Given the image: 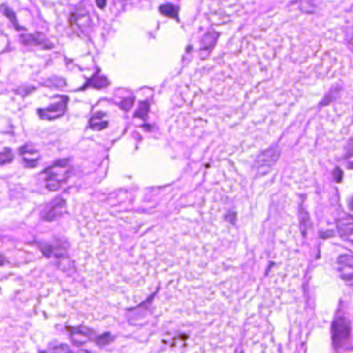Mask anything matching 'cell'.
I'll list each match as a JSON object with an SVG mask.
<instances>
[{
	"mask_svg": "<svg viewBox=\"0 0 353 353\" xmlns=\"http://www.w3.org/2000/svg\"><path fill=\"white\" fill-rule=\"evenodd\" d=\"M160 12H162L164 15L171 16V17H175L176 14H177L176 13V8L173 5H170V4H166V5L160 6Z\"/></svg>",
	"mask_w": 353,
	"mask_h": 353,
	"instance_id": "16",
	"label": "cell"
},
{
	"mask_svg": "<svg viewBox=\"0 0 353 353\" xmlns=\"http://www.w3.org/2000/svg\"><path fill=\"white\" fill-rule=\"evenodd\" d=\"M68 103V97L67 96H60V99L58 102L52 104L47 108L39 109L37 113L39 117L45 119V120H54L56 118L62 117L66 112Z\"/></svg>",
	"mask_w": 353,
	"mask_h": 353,
	"instance_id": "2",
	"label": "cell"
},
{
	"mask_svg": "<svg viewBox=\"0 0 353 353\" xmlns=\"http://www.w3.org/2000/svg\"><path fill=\"white\" fill-rule=\"evenodd\" d=\"M0 12H2L7 17V19L12 22V24L15 26V28L17 30H24V28L20 26L19 22L17 21V18H16L15 13L13 12V9H11L8 6H6L5 4H3V5L0 6Z\"/></svg>",
	"mask_w": 353,
	"mask_h": 353,
	"instance_id": "13",
	"label": "cell"
},
{
	"mask_svg": "<svg viewBox=\"0 0 353 353\" xmlns=\"http://www.w3.org/2000/svg\"><path fill=\"white\" fill-rule=\"evenodd\" d=\"M108 126V122L105 120V113L96 112L93 114L92 118L89 120V128L94 130H102L105 129Z\"/></svg>",
	"mask_w": 353,
	"mask_h": 353,
	"instance_id": "9",
	"label": "cell"
},
{
	"mask_svg": "<svg viewBox=\"0 0 353 353\" xmlns=\"http://www.w3.org/2000/svg\"><path fill=\"white\" fill-rule=\"evenodd\" d=\"M340 268L343 272V276L346 279L351 280L352 278V258L350 255H345L340 259Z\"/></svg>",
	"mask_w": 353,
	"mask_h": 353,
	"instance_id": "11",
	"label": "cell"
},
{
	"mask_svg": "<svg viewBox=\"0 0 353 353\" xmlns=\"http://www.w3.org/2000/svg\"><path fill=\"white\" fill-rule=\"evenodd\" d=\"M70 172H72V168H70L68 159L56 160L51 167L45 171V174L47 175L46 188L53 192L59 190L69 178Z\"/></svg>",
	"mask_w": 353,
	"mask_h": 353,
	"instance_id": "1",
	"label": "cell"
},
{
	"mask_svg": "<svg viewBox=\"0 0 353 353\" xmlns=\"http://www.w3.org/2000/svg\"><path fill=\"white\" fill-rule=\"evenodd\" d=\"M280 155V150L277 146L269 148L268 150L264 151L256 160V170L259 174H265L266 172L271 169L277 162V160Z\"/></svg>",
	"mask_w": 353,
	"mask_h": 353,
	"instance_id": "3",
	"label": "cell"
},
{
	"mask_svg": "<svg viewBox=\"0 0 353 353\" xmlns=\"http://www.w3.org/2000/svg\"><path fill=\"white\" fill-rule=\"evenodd\" d=\"M14 160V154L11 148H4L0 151V165H6L12 163Z\"/></svg>",
	"mask_w": 353,
	"mask_h": 353,
	"instance_id": "15",
	"label": "cell"
},
{
	"mask_svg": "<svg viewBox=\"0 0 353 353\" xmlns=\"http://www.w3.org/2000/svg\"><path fill=\"white\" fill-rule=\"evenodd\" d=\"M72 334V340L77 345H83L86 342L93 340L95 332L90 329L83 328V327H76V328H69L68 329Z\"/></svg>",
	"mask_w": 353,
	"mask_h": 353,
	"instance_id": "8",
	"label": "cell"
},
{
	"mask_svg": "<svg viewBox=\"0 0 353 353\" xmlns=\"http://www.w3.org/2000/svg\"><path fill=\"white\" fill-rule=\"evenodd\" d=\"M52 353H72V350L67 345L60 344L52 349Z\"/></svg>",
	"mask_w": 353,
	"mask_h": 353,
	"instance_id": "18",
	"label": "cell"
},
{
	"mask_svg": "<svg viewBox=\"0 0 353 353\" xmlns=\"http://www.w3.org/2000/svg\"><path fill=\"white\" fill-rule=\"evenodd\" d=\"M77 353H90L88 350H79Z\"/></svg>",
	"mask_w": 353,
	"mask_h": 353,
	"instance_id": "22",
	"label": "cell"
},
{
	"mask_svg": "<svg viewBox=\"0 0 353 353\" xmlns=\"http://www.w3.org/2000/svg\"><path fill=\"white\" fill-rule=\"evenodd\" d=\"M350 339V325L346 318H338L334 324V342L337 347L346 345Z\"/></svg>",
	"mask_w": 353,
	"mask_h": 353,
	"instance_id": "4",
	"label": "cell"
},
{
	"mask_svg": "<svg viewBox=\"0 0 353 353\" xmlns=\"http://www.w3.org/2000/svg\"><path fill=\"white\" fill-rule=\"evenodd\" d=\"M66 210V202L64 199H58L50 205L44 213L43 219L46 221H54L62 217Z\"/></svg>",
	"mask_w": 353,
	"mask_h": 353,
	"instance_id": "5",
	"label": "cell"
},
{
	"mask_svg": "<svg viewBox=\"0 0 353 353\" xmlns=\"http://www.w3.org/2000/svg\"><path fill=\"white\" fill-rule=\"evenodd\" d=\"M338 229L343 237H347L349 240L352 236V220L350 217L342 219L338 222Z\"/></svg>",
	"mask_w": 353,
	"mask_h": 353,
	"instance_id": "10",
	"label": "cell"
},
{
	"mask_svg": "<svg viewBox=\"0 0 353 353\" xmlns=\"http://www.w3.org/2000/svg\"><path fill=\"white\" fill-rule=\"evenodd\" d=\"M75 20H76V23L78 24V26L80 27H84L85 25H88L90 20H89V16L87 14V12L85 11H77L76 12V17H75Z\"/></svg>",
	"mask_w": 353,
	"mask_h": 353,
	"instance_id": "14",
	"label": "cell"
},
{
	"mask_svg": "<svg viewBox=\"0 0 353 353\" xmlns=\"http://www.w3.org/2000/svg\"><path fill=\"white\" fill-rule=\"evenodd\" d=\"M110 340H111L110 335L106 334V335H103V336H99L97 339H96V343L97 345H106L110 342Z\"/></svg>",
	"mask_w": 353,
	"mask_h": 353,
	"instance_id": "19",
	"label": "cell"
},
{
	"mask_svg": "<svg viewBox=\"0 0 353 353\" xmlns=\"http://www.w3.org/2000/svg\"><path fill=\"white\" fill-rule=\"evenodd\" d=\"M20 155L22 157L23 162L26 167L33 168L36 167L38 160H39V155L38 151L30 145H25L20 148Z\"/></svg>",
	"mask_w": 353,
	"mask_h": 353,
	"instance_id": "7",
	"label": "cell"
},
{
	"mask_svg": "<svg viewBox=\"0 0 353 353\" xmlns=\"http://www.w3.org/2000/svg\"><path fill=\"white\" fill-rule=\"evenodd\" d=\"M108 84H109V82H108V80H107V78L105 76L96 75V76H94L92 79L89 80L88 83L85 86V88L88 87V86H92L94 88L100 89V88L106 87Z\"/></svg>",
	"mask_w": 353,
	"mask_h": 353,
	"instance_id": "12",
	"label": "cell"
},
{
	"mask_svg": "<svg viewBox=\"0 0 353 353\" xmlns=\"http://www.w3.org/2000/svg\"><path fill=\"white\" fill-rule=\"evenodd\" d=\"M21 41L26 45L32 44V45L42 47L46 50L53 48L52 43L49 41L45 34H43L41 32H35L33 34H24L21 36Z\"/></svg>",
	"mask_w": 353,
	"mask_h": 353,
	"instance_id": "6",
	"label": "cell"
},
{
	"mask_svg": "<svg viewBox=\"0 0 353 353\" xmlns=\"http://www.w3.org/2000/svg\"><path fill=\"white\" fill-rule=\"evenodd\" d=\"M46 82H50V84H48L46 86H51V87H63V86L65 85V84H63V83H59V82H65L64 79L60 78V77L50 78L48 81H46Z\"/></svg>",
	"mask_w": 353,
	"mask_h": 353,
	"instance_id": "17",
	"label": "cell"
},
{
	"mask_svg": "<svg viewBox=\"0 0 353 353\" xmlns=\"http://www.w3.org/2000/svg\"><path fill=\"white\" fill-rule=\"evenodd\" d=\"M5 258L3 257V255H1V254H0V265H3L4 263H5Z\"/></svg>",
	"mask_w": 353,
	"mask_h": 353,
	"instance_id": "20",
	"label": "cell"
},
{
	"mask_svg": "<svg viewBox=\"0 0 353 353\" xmlns=\"http://www.w3.org/2000/svg\"><path fill=\"white\" fill-rule=\"evenodd\" d=\"M106 3H107L106 1H104V2H102V3H100L99 1H96V4H97L100 8H104V7H105V5H106Z\"/></svg>",
	"mask_w": 353,
	"mask_h": 353,
	"instance_id": "21",
	"label": "cell"
}]
</instances>
